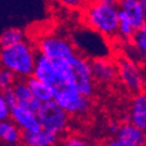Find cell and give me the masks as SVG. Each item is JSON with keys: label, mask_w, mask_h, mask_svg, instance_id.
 Here are the masks:
<instances>
[{"label": "cell", "mask_w": 146, "mask_h": 146, "mask_svg": "<svg viewBox=\"0 0 146 146\" xmlns=\"http://www.w3.org/2000/svg\"><path fill=\"white\" fill-rule=\"evenodd\" d=\"M86 25L98 32L105 38H113L118 35L119 26V8L97 1H91L84 11Z\"/></svg>", "instance_id": "cell-2"}, {"label": "cell", "mask_w": 146, "mask_h": 146, "mask_svg": "<svg viewBox=\"0 0 146 146\" xmlns=\"http://www.w3.org/2000/svg\"><path fill=\"white\" fill-rule=\"evenodd\" d=\"M140 3H141V6H143V8H144L145 14H146V0H140Z\"/></svg>", "instance_id": "cell-30"}, {"label": "cell", "mask_w": 146, "mask_h": 146, "mask_svg": "<svg viewBox=\"0 0 146 146\" xmlns=\"http://www.w3.org/2000/svg\"><path fill=\"white\" fill-rule=\"evenodd\" d=\"M17 77L18 76L13 71L4 68L0 71V87H1V90L13 88V86L17 83Z\"/></svg>", "instance_id": "cell-21"}, {"label": "cell", "mask_w": 146, "mask_h": 146, "mask_svg": "<svg viewBox=\"0 0 146 146\" xmlns=\"http://www.w3.org/2000/svg\"><path fill=\"white\" fill-rule=\"evenodd\" d=\"M118 68V78L120 80L121 84L132 94H139L141 89H144L145 77L140 67L133 62L132 60L123 57L117 61Z\"/></svg>", "instance_id": "cell-8"}, {"label": "cell", "mask_w": 146, "mask_h": 146, "mask_svg": "<svg viewBox=\"0 0 146 146\" xmlns=\"http://www.w3.org/2000/svg\"><path fill=\"white\" fill-rule=\"evenodd\" d=\"M0 138L6 145L20 143L22 139V131L13 120H1L0 123Z\"/></svg>", "instance_id": "cell-16"}, {"label": "cell", "mask_w": 146, "mask_h": 146, "mask_svg": "<svg viewBox=\"0 0 146 146\" xmlns=\"http://www.w3.org/2000/svg\"><path fill=\"white\" fill-rule=\"evenodd\" d=\"M119 126L120 125H118V124H116V123H112L110 126H109V130H110V132H112V133H117V131H118V129H119Z\"/></svg>", "instance_id": "cell-28"}, {"label": "cell", "mask_w": 146, "mask_h": 146, "mask_svg": "<svg viewBox=\"0 0 146 146\" xmlns=\"http://www.w3.org/2000/svg\"><path fill=\"white\" fill-rule=\"evenodd\" d=\"M71 77L82 95L87 97L92 96L95 91V77L91 68V61L83 55L77 54L71 63Z\"/></svg>", "instance_id": "cell-7"}, {"label": "cell", "mask_w": 146, "mask_h": 146, "mask_svg": "<svg viewBox=\"0 0 146 146\" xmlns=\"http://www.w3.org/2000/svg\"><path fill=\"white\" fill-rule=\"evenodd\" d=\"M105 36L100 34L91 28L86 31H78L74 36V43L77 49H81L82 53L87 54L94 58L106 57L108 55V44L104 40Z\"/></svg>", "instance_id": "cell-6"}, {"label": "cell", "mask_w": 146, "mask_h": 146, "mask_svg": "<svg viewBox=\"0 0 146 146\" xmlns=\"http://www.w3.org/2000/svg\"><path fill=\"white\" fill-rule=\"evenodd\" d=\"M56 1L61 6L69 8V9H77L89 4V0H56Z\"/></svg>", "instance_id": "cell-23"}, {"label": "cell", "mask_w": 146, "mask_h": 146, "mask_svg": "<svg viewBox=\"0 0 146 146\" xmlns=\"http://www.w3.org/2000/svg\"><path fill=\"white\" fill-rule=\"evenodd\" d=\"M118 6L119 9L129 17L136 29L140 28L146 22V14L140 0H120Z\"/></svg>", "instance_id": "cell-15"}, {"label": "cell", "mask_w": 146, "mask_h": 146, "mask_svg": "<svg viewBox=\"0 0 146 146\" xmlns=\"http://www.w3.org/2000/svg\"><path fill=\"white\" fill-rule=\"evenodd\" d=\"M91 68L94 72L95 81L109 84L112 83L118 77L117 63H113L111 60L106 57H98L91 61Z\"/></svg>", "instance_id": "cell-10"}, {"label": "cell", "mask_w": 146, "mask_h": 146, "mask_svg": "<svg viewBox=\"0 0 146 146\" xmlns=\"http://www.w3.org/2000/svg\"><path fill=\"white\" fill-rule=\"evenodd\" d=\"M25 40V33L19 28H7L1 33V47H7L19 43Z\"/></svg>", "instance_id": "cell-19"}, {"label": "cell", "mask_w": 146, "mask_h": 146, "mask_svg": "<svg viewBox=\"0 0 146 146\" xmlns=\"http://www.w3.org/2000/svg\"><path fill=\"white\" fill-rule=\"evenodd\" d=\"M13 90L15 92L17 96V101L18 104L23 106V108H27L29 110L34 111L38 113L40 108L42 105V102H40L38 98H35L34 95L32 94L27 81H17V83L13 86Z\"/></svg>", "instance_id": "cell-13"}, {"label": "cell", "mask_w": 146, "mask_h": 146, "mask_svg": "<svg viewBox=\"0 0 146 146\" xmlns=\"http://www.w3.org/2000/svg\"><path fill=\"white\" fill-rule=\"evenodd\" d=\"M132 42L137 52L143 55H146V22L136 31L132 38Z\"/></svg>", "instance_id": "cell-20"}, {"label": "cell", "mask_w": 146, "mask_h": 146, "mask_svg": "<svg viewBox=\"0 0 146 146\" xmlns=\"http://www.w3.org/2000/svg\"><path fill=\"white\" fill-rule=\"evenodd\" d=\"M6 146H26L25 144H23L22 141H20V143H15V144H11V145H6Z\"/></svg>", "instance_id": "cell-29"}, {"label": "cell", "mask_w": 146, "mask_h": 146, "mask_svg": "<svg viewBox=\"0 0 146 146\" xmlns=\"http://www.w3.org/2000/svg\"><path fill=\"white\" fill-rule=\"evenodd\" d=\"M8 118H11V106L7 104L4 97L0 96V119L6 120Z\"/></svg>", "instance_id": "cell-25"}, {"label": "cell", "mask_w": 146, "mask_h": 146, "mask_svg": "<svg viewBox=\"0 0 146 146\" xmlns=\"http://www.w3.org/2000/svg\"><path fill=\"white\" fill-rule=\"evenodd\" d=\"M116 137L131 145L146 146V132L132 124L131 121H126L119 126Z\"/></svg>", "instance_id": "cell-14"}, {"label": "cell", "mask_w": 146, "mask_h": 146, "mask_svg": "<svg viewBox=\"0 0 146 146\" xmlns=\"http://www.w3.org/2000/svg\"><path fill=\"white\" fill-rule=\"evenodd\" d=\"M136 28L132 25L129 17L119 9V26H118V36L123 40H132L136 33Z\"/></svg>", "instance_id": "cell-18"}, {"label": "cell", "mask_w": 146, "mask_h": 146, "mask_svg": "<svg viewBox=\"0 0 146 146\" xmlns=\"http://www.w3.org/2000/svg\"><path fill=\"white\" fill-rule=\"evenodd\" d=\"M39 53H36L32 43L23 40L19 43L1 47L3 68L13 71L20 78L33 76Z\"/></svg>", "instance_id": "cell-1"}, {"label": "cell", "mask_w": 146, "mask_h": 146, "mask_svg": "<svg viewBox=\"0 0 146 146\" xmlns=\"http://www.w3.org/2000/svg\"><path fill=\"white\" fill-rule=\"evenodd\" d=\"M1 96L5 98V101L7 102V104L11 106V109L18 105V101H17V96H15V92L13 90V88L11 89H6V90H3V94Z\"/></svg>", "instance_id": "cell-24"}, {"label": "cell", "mask_w": 146, "mask_h": 146, "mask_svg": "<svg viewBox=\"0 0 146 146\" xmlns=\"http://www.w3.org/2000/svg\"><path fill=\"white\" fill-rule=\"evenodd\" d=\"M102 146H136V145L127 144V143H125V141H123V140L118 139L117 137H115V138H110V139L105 140V141L102 144Z\"/></svg>", "instance_id": "cell-26"}, {"label": "cell", "mask_w": 146, "mask_h": 146, "mask_svg": "<svg viewBox=\"0 0 146 146\" xmlns=\"http://www.w3.org/2000/svg\"><path fill=\"white\" fill-rule=\"evenodd\" d=\"M69 113L63 110L54 100L42 103L38 117L41 127L48 131L55 132L57 135L63 133L69 125Z\"/></svg>", "instance_id": "cell-5"}, {"label": "cell", "mask_w": 146, "mask_h": 146, "mask_svg": "<svg viewBox=\"0 0 146 146\" xmlns=\"http://www.w3.org/2000/svg\"><path fill=\"white\" fill-rule=\"evenodd\" d=\"M11 119L20 127L22 132H32L42 129L38 113L19 104L11 109Z\"/></svg>", "instance_id": "cell-9"}, {"label": "cell", "mask_w": 146, "mask_h": 146, "mask_svg": "<svg viewBox=\"0 0 146 146\" xmlns=\"http://www.w3.org/2000/svg\"><path fill=\"white\" fill-rule=\"evenodd\" d=\"M26 81H27L28 87L35 98H38L42 103L53 101V92H52L50 88L48 87L44 82H42L38 77H35L34 75L28 77Z\"/></svg>", "instance_id": "cell-17"}, {"label": "cell", "mask_w": 146, "mask_h": 146, "mask_svg": "<svg viewBox=\"0 0 146 146\" xmlns=\"http://www.w3.org/2000/svg\"><path fill=\"white\" fill-rule=\"evenodd\" d=\"M144 91L146 92V77H145V82H144Z\"/></svg>", "instance_id": "cell-31"}, {"label": "cell", "mask_w": 146, "mask_h": 146, "mask_svg": "<svg viewBox=\"0 0 146 146\" xmlns=\"http://www.w3.org/2000/svg\"><path fill=\"white\" fill-rule=\"evenodd\" d=\"M127 121L146 132V92L136 94L130 104Z\"/></svg>", "instance_id": "cell-11"}, {"label": "cell", "mask_w": 146, "mask_h": 146, "mask_svg": "<svg viewBox=\"0 0 146 146\" xmlns=\"http://www.w3.org/2000/svg\"><path fill=\"white\" fill-rule=\"evenodd\" d=\"M97 3L105 4V5H110V6H118L120 0H95Z\"/></svg>", "instance_id": "cell-27"}, {"label": "cell", "mask_w": 146, "mask_h": 146, "mask_svg": "<svg viewBox=\"0 0 146 146\" xmlns=\"http://www.w3.org/2000/svg\"><path fill=\"white\" fill-rule=\"evenodd\" d=\"M57 133L40 129L38 131L32 132H22L21 141L26 146H56L58 143Z\"/></svg>", "instance_id": "cell-12"}, {"label": "cell", "mask_w": 146, "mask_h": 146, "mask_svg": "<svg viewBox=\"0 0 146 146\" xmlns=\"http://www.w3.org/2000/svg\"><path fill=\"white\" fill-rule=\"evenodd\" d=\"M60 146H94V145L82 136L70 135L61 141Z\"/></svg>", "instance_id": "cell-22"}, {"label": "cell", "mask_w": 146, "mask_h": 146, "mask_svg": "<svg viewBox=\"0 0 146 146\" xmlns=\"http://www.w3.org/2000/svg\"><path fill=\"white\" fill-rule=\"evenodd\" d=\"M39 54L49 58L56 66H70L76 57V47L64 36L55 33L43 34L36 42Z\"/></svg>", "instance_id": "cell-4"}, {"label": "cell", "mask_w": 146, "mask_h": 146, "mask_svg": "<svg viewBox=\"0 0 146 146\" xmlns=\"http://www.w3.org/2000/svg\"><path fill=\"white\" fill-rule=\"evenodd\" d=\"M50 90L53 92V100L70 116H83L90 111V98L82 95L71 80H60Z\"/></svg>", "instance_id": "cell-3"}]
</instances>
